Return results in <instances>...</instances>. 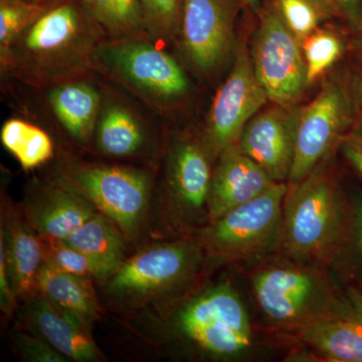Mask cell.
I'll use <instances>...</instances> for the list:
<instances>
[{
  "label": "cell",
  "mask_w": 362,
  "mask_h": 362,
  "mask_svg": "<svg viewBox=\"0 0 362 362\" xmlns=\"http://www.w3.org/2000/svg\"><path fill=\"white\" fill-rule=\"evenodd\" d=\"M103 40L81 0H56L0 52L1 74L37 90L95 75L93 57Z\"/></svg>",
  "instance_id": "6da1fadb"
},
{
  "label": "cell",
  "mask_w": 362,
  "mask_h": 362,
  "mask_svg": "<svg viewBox=\"0 0 362 362\" xmlns=\"http://www.w3.org/2000/svg\"><path fill=\"white\" fill-rule=\"evenodd\" d=\"M333 156L288 185L276 249L287 258L322 269L334 263L347 246L351 228L349 195L331 170Z\"/></svg>",
  "instance_id": "7a4b0ae2"
},
{
  "label": "cell",
  "mask_w": 362,
  "mask_h": 362,
  "mask_svg": "<svg viewBox=\"0 0 362 362\" xmlns=\"http://www.w3.org/2000/svg\"><path fill=\"white\" fill-rule=\"evenodd\" d=\"M252 294L272 327L296 334L329 317L351 310L325 269L281 255L265 259L251 274Z\"/></svg>",
  "instance_id": "3957f363"
},
{
  "label": "cell",
  "mask_w": 362,
  "mask_h": 362,
  "mask_svg": "<svg viewBox=\"0 0 362 362\" xmlns=\"http://www.w3.org/2000/svg\"><path fill=\"white\" fill-rule=\"evenodd\" d=\"M164 47L148 37L103 40L93 57L94 73L157 115L168 114L187 101L192 84Z\"/></svg>",
  "instance_id": "277c9868"
},
{
  "label": "cell",
  "mask_w": 362,
  "mask_h": 362,
  "mask_svg": "<svg viewBox=\"0 0 362 362\" xmlns=\"http://www.w3.org/2000/svg\"><path fill=\"white\" fill-rule=\"evenodd\" d=\"M287 182L230 209L195 233L207 257L226 262L252 261L276 251Z\"/></svg>",
  "instance_id": "5b68a950"
},
{
  "label": "cell",
  "mask_w": 362,
  "mask_h": 362,
  "mask_svg": "<svg viewBox=\"0 0 362 362\" xmlns=\"http://www.w3.org/2000/svg\"><path fill=\"white\" fill-rule=\"evenodd\" d=\"M173 327L197 349L218 358H238L254 343L246 306L232 286L225 283L181 305L173 317Z\"/></svg>",
  "instance_id": "8992f818"
},
{
  "label": "cell",
  "mask_w": 362,
  "mask_h": 362,
  "mask_svg": "<svg viewBox=\"0 0 362 362\" xmlns=\"http://www.w3.org/2000/svg\"><path fill=\"white\" fill-rule=\"evenodd\" d=\"M54 181L85 197L128 237L137 232L152 189V176L144 169L70 158L59 162Z\"/></svg>",
  "instance_id": "52a82bcc"
},
{
  "label": "cell",
  "mask_w": 362,
  "mask_h": 362,
  "mask_svg": "<svg viewBox=\"0 0 362 362\" xmlns=\"http://www.w3.org/2000/svg\"><path fill=\"white\" fill-rule=\"evenodd\" d=\"M362 115L341 74L324 81L313 101L301 107L288 185L306 177L334 154L340 140Z\"/></svg>",
  "instance_id": "ba28073f"
},
{
  "label": "cell",
  "mask_w": 362,
  "mask_h": 362,
  "mask_svg": "<svg viewBox=\"0 0 362 362\" xmlns=\"http://www.w3.org/2000/svg\"><path fill=\"white\" fill-rule=\"evenodd\" d=\"M214 161L216 160L202 134H177L171 138L168 145L164 161V192L169 214L180 230L192 228L199 230L209 223V195Z\"/></svg>",
  "instance_id": "9c48e42d"
},
{
  "label": "cell",
  "mask_w": 362,
  "mask_h": 362,
  "mask_svg": "<svg viewBox=\"0 0 362 362\" xmlns=\"http://www.w3.org/2000/svg\"><path fill=\"white\" fill-rule=\"evenodd\" d=\"M257 77L274 104L294 107L308 87L302 44L272 2L264 9L252 45Z\"/></svg>",
  "instance_id": "30bf717a"
},
{
  "label": "cell",
  "mask_w": 362,
  "mask_h": 362,
  "mask_svg": "<svg viewBox=\"0 0 362 362\" xmlns=\"http://www.w3.org/2000/svg\"><path fill=\"white\" fill-rule=\"evenodd\" d=\"M206 252L195 237L148 247L127 261L108 279L109 294L141 300L189 282Z\"/></svg>",
  "instance_id": "8fae6325"
},
{
  "label": "cell",
  "mask_w": 362,
  "mask_h": 362,
  "mask_svg": "<svg viewBox=\"0 0 362 362\" xmlns=\"http://www.w3.org/2000/svg\"><path fill=\"white\" fill-rule=\"evenodd\" d=\"M268 100L246 42H238L232 70L214 98L202 133L214 160L223 150L237 144L247 124Z\"/></svg>",
  "instance_id": "7c38bea8"
},
{
  "label": "cell",
  "mask_w": 362,
  "mask_h": 362,
  "mask_svg": "<svg viewBox=\"0 0 362 362\" xmlns=\"http://www.w3.org/2000/svg\"><path fill=\"white\" fill-rule=\"evenodd\" d=\"M242 0H183L177 40L195 71L214 75L235 56V23Z\"/></svg>",
  "instance_id": "4fadbf2b"
},
{
  "label": "cell",
  "mask_w": 362,
  "mask_h": 362,
  "mask_svg": "<svg viewBox=\"0 0 362 362\" xmlns=\"http://www.w3.org/2000/svg\"><path fill=\"white\" fill-rule=\"evenodd\" d=\"M101 108L93 143L100 153L114 158H135L157 144L156 131L139 102L113 84H102Z\"/></svg>",
  "instance_id": "5bb4252c"
},
{
  "label": "cell",
  "mask_w": 362,
  "mask_h": 362,
  "mask_svg": "<svg viewBox=\"0 0 362 362\" xmlns=\"http://www.w3.org/2000/svg\"><path fill=\"white\" fill-rule=\"evenodd\" d=\"M300 110L274 104L252 117L238 140L240 151L276 182L289 180Z\"/></svg>",
  "instance_id": "9a60e30c"
},
{
  "label": "cell",
  "mask_w": 362,
  "mask_h": 362,
  "mask_svg": "<svg viewBox=\"0 0 362 362\" xmlns=\"http://www.w3.org/2000/svg\"><path fill=\"white\" fill-rule=\"evenodd\" d=\"M275 183L237 144L228 147L218 157L214 168L209 195V223L252 201Z\"/></svg>",
  "instance_id": "2e32d148"
},
{
  "label": "cell",
  "mask_w": 362,
  "mask_h": 362,
  "mask_svg": "<svg viewBox=\"0 0 362 362\" xmlns=\"http://www.w3.org/2000/svg\"><path fill=\"white\" fill-rule=\"evenodd\" d=\"M21 319L33 334L49 343L68 361H95L101 356L88 332L89 327L57 308L39 291L26 299Z\"/></svg>",
  "instance_id": "e0dca14e"
},
{
  "label": "cell",
  "mask_w": 362,
  "mask_h": 362,
  "mask_svg": "<svg viewBox=\"0 0 362 362\" xmlns=\"http://www.w3.org/2000/svg\"><path fill=\"white\" fill-rule=\"evenodd\" d=\"M95 209L82 194L54 181L33 199L26 218L40 237L64 240L97 214Z\"/></svg>",
  "instance_id": "ac0fdd59"
},
{
  "label": "cell",
  "mask_w": 362,
  "mask_h": 362,
  "mask_svg": "<svg viewBox=\"0 0 362 362\" xmlns=\"http://www.w3.org/2000/svg\"><path fill=\"white\" fill-rule=\"evenodd\" d=\"M96 75V74H95ZM93 76L52 86L47 90V102L69 135L83 146L93 143L101 108L103 87Z\"/></svg>",
  "instance_id": "d6986e66"
},
{
  "label": "cell",
  "mask_w": 362,
  "mask_h": 362,
  "mask_svg": "<svg viewBox=\"0 0 362 362\" xmlns=\"http://www.w3.org/2000/svg\"><path fill=\"white\" fill-rule=\"evenodd\" d=\"M30 223L9 216L1 230L7 271L16 297L28 299L37 292V276L44 262L42 240Z\"/></svg>",
  "instance_id": "ffe728a7"
},
{
  "label": "cell",
  "mask_w": 362,
  "mask_h": 362,
  "mask_svg": "<svg viewBox=\"0 0 362 362\" xmlns=\"http://www.w3.org/2000/svg\"><path fill=\"white\" fill-rule=\"evenodd\" d=\"M296 335L323 361L362 362V321L352 308L346 313L317 321Z\"/></svg>",
  "instance_id": "44dd1931"
},
{
  "label": "cell",
  "mask_w": 362,
  "mask_h": 362,
  "mask_svg": "<svg viewBox=\"0 0 362 362\" xmlns=\"http://www.w3.org/2000/svg\"><path fill=\"white\" fill-rule=\"evenodd\" d=\"M63 240L94 262L101 280H108L123 264L124 233L104 214H95Z\"/></svg>",
  "instance_id": "7402d4cb"
},
{
  "label": "cell",
  "mask_w": 362,
  "mask_h": 362,
  "mask_svg": "<svg viewBox=\"0 0 362 362\" xmlns=\"http://www.w3.org/2000/svg\"><path fill=\"white\" fill-rule=\"evenodd\" d=\"M37 289L52 305L75 316L87 327L99 314V304L90 279L49 268L42 263L37 276Z\"/></svg>",
  "instance_id": "603a6c76"
},
{
  "label": "cell",
  "mask_w": 362,
  "mask_h": 362,
  "mask_svg": "<svg viewBox=\"0 0 362 362\" xmlns=\"http://www.w3.org/2000/svg\"><path fill=\"white\" fill-rule=\"evenodd\" d=\"M81 4L103 30L105 40L148 37L138 0H81Z\"/></svg>",
  "instance_id": "cb8c5ba5"
},
{
  "label": "cell",
  "mask_w": 362,
  "mask_h": 362,
  "mask_svg": "<svg viewBox=\"0 0 362 362\" xmlns=\"http://www.w3.org/2000/svg\"><path fill=\"white\" fill-rule=\"evenodd\" d=\"M0 139L25 170L39 168L54 156L51 136L35 124L21 118L6 121L2 125Z\"/></svg>",
  "instance_id": "d4e9b609"
},
{
  "label": "cell",
  "mask_w": 362,
  "mask_h": 362,
  "mask_svg": "<svg viewBox=\"0 0 362 362\" xmlns=\"http://www.w3.org/2000/svg\"><path fill=\"white\" fill-rule=\"evenodd\" d=\"M347 42L330 30L317 28L302 42L308 85L313 84L346 52Z\"/></svg>",
  "instance_id": "484cf974"
},
{
  "label": "cell",
  "mask_w": 362,
  "mask_h": 362,
  "mask_svg": "<svg viewBox=\"0 0 362 362\" xmlns=\"http://www.w3.org/2000/svg\"><path fill=\"white\" fill-rule=\"evenodd\" d=\"M148 39L165 45L176 42L182 21L183 0H138Z\"/></svg>",
  "instance_id": "4316f807"
},
{
  "label": "cell",
  "mask_w": 362,
  "mask_h": 362,
  "mask_svg": "<svg viewBox=\"0 0 362 362\" xmlns=\"http://www.w3.org/2000/svg\"><path fill=\"white\" fill-rule=\"evenodd\" d=\"M273 4L301 44L324 21L337 18L324 0H273Z\"/></svg>",
  "instance_id": "83f0119b"
},
{
  "label": "cell",
  "mask_w": 362,
  "mask_h": 362,
  "mask_svg": "<svg viewBox=\"0 0 362 362\" xmlns=\"http://www.w3.org/2000/svg\"><path fill=\"white\" fill-rule=\"evenodd\" d=\"M44 262L49 268L86 278L101 280L100 272L94 262L85 254L66 244L63 240L40 237Z\"/></svg>",
  "instance_id": "f1b7e54d"
},
{
  "label": "cell",
  "mask_w": 362,
  "mask_h": 362,
  "mask_svg": "<svg viewBox=\"0 0 362 362\" xmlns=\"http://www.w3.org/2000/svg\"><path fill=\"white\" fill-rule=\"evenodd\" d=\"M49 6L23 0H0V52L6 49Z\"/></svg>",
  "instance_id": "f546056e"
},
{
  "label": "cell",
  "mask_w": 362,
  "mask_h": 362,
  "mask_svg": "<svg viewBox=\"0 0 362 362\" xmlns=\"http://www.w3.org/2000/svg\"><path fill=\"white\" fill-rule=\"evenodd\" d=\"M343 58L345 65L341 71L342 77L362 111V35L351 33Z\"/></svg>",
  "instance_id": "4dcf8cb0"
},
{
  "label": "cell",
  "mask_w": 362,
  "mask_h": 362,
  "mask_svg": "<svg viewBox=\"0 0 362 362\" xmlns=\"http://www.w3.org/2000/svg\"><path fill=\"white\" fill-rule=\"evenodd\" d=\"M14 344L21 357L26 361L35 362H64L68 361L63 354L54 349L37 335L25 332H16L14 335Z\"/></svg>",
  "instance_id": "1f68e13d"
},
{
  "label": "cell",
  "mask_w": 362,
  "mask_h": 362,
  "mask_svg": "<svg viewBox=\"0 0 362 362\" xmlns=\"http://www.w3.org/2000/svg\"><path fill=\"white\" fill-rule=\"evenodd\" d=\"M338 151L362 178V115L340 140Z\"/></svg>",
  "instance_id": "d6a6232c"
},
{
  "label": "cell",
  "mask_w": 362,
  "mask_h": 362,
  "mask_svg": "<svg viewBox=\"0 0 362 362\" xmlns=\"http://www.w3.org/2000/svg\"><path fill=\"white\" fill-rule=\"evenodd\" d=\"M337 18L344 21L350 33L362 35V0H324Z\"/></svg>",
  "instance_id": "836d02e7"
},
{
  "label": "cell",
  "mask_w": 362,
  "mask_h": 362,
  "mask_svg": "<svg viewBox=\"0 0 362 362\" xmlns=\"http://www.w3.org/2000/svg\"><path fill=\"white\" fill-rule=\"evenodd\" d=\"M349 199L351 206V228L349 243H354L357 255L362 262V192L354 190L350 192Z\"/></svg>",
  "instance_id": "e575fe53"
},
{
  "label": "cell",
  "mask_w": 362,
  "mask_h": 362,
  "mask_svg": "<svg viewBox=\"0 0 362 362\" xmlns=\"http://www.w3.org/2000/svg\"><path fill=\"white\" fill-rule=\"evenodd\" d=\"M16 297L7 271L4 242L0 240V305L4 313H13L16 309Z\"/></svg>",
  "instance_id": "d590c367"
},
{
  "label": "cell",
  "mask_w": 362,
  "mask_h": 362,
  "mask_svg": "<svg viewBox=\"0 0 362 362\" xmlns=\"http://www.w3.org/2000/svg\"><path fill=\"white\" fill-rule=\"evenodd\" d=\"M352 310L362 321V285L349 286L344 292Z\"/></svg>",
  "instance_id": "8d00e7d4"
},
{
  "label": "cell",
  "mask_w": 362,
  "mask_h": 362,
  "mask_svg": "<svg viewBox=\"0 0 362 362\" xmlns=\"http://www.w3.org/2000/svg\"><path fill=\"white\" fill-rule=\"evenodd\" d=\"M23 1L30 2V4H45V6H49V4H54L56 0H23Z\"/></svg>",
  "instance_id": "74e56055"
},
{
  "label": "cell",
  "mask_w": 362,
  "mask_h": 362,
  "mask_svg": "<svg viewBox=\"0 0 362 362\" xmlns=\"http://www.w3.org/2000/svg\"><path fill=\"white\" fill-rule=\"evenodd\" d=\"M245 4H250L252 7H254L255 9L258 8L259 6V0H242Z\"/></svg>",
  "instance_id": "f35d334b"
}]
</instances>
